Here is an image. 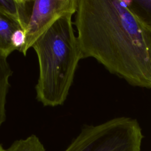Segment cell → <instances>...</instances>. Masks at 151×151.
I'll use <instances>...</instances> for the list:
<instances>
[{
  "mask_svg": "<svg viewBox=\"0 0 151 151\" xmlns=\"http://www.w3.org/2000/svg\"><path fill=\"white\" fill-rule=\"evenodd\" d=\"M34 0H0V12L17 22L25 31L29 21Z\"/></svg>",
  "mask_w": 151,
  "mask_h": 151,
  "instance_id": "cell-5",
  "label": "cell"
},
{
  "mask_svg": "<svg viewBox=\"0 0 151 151\" xmlns=\"http://www.w3.org/2000/svg\"><path fill=\"white\" fill-rule=\"evenodd\" d=\"M132 9L147 25H151V0H132Z\"/></svg>",
  "mask_w": 151,
  "mask_h": 151,
  "instance_id": "cell-9",
  "label": "cell"
},
{
  "mask_svg": "<svg viewBox=\"0 0 151 151\" xmlns=\"http://www.w3.org/2000/svg\"><path fill=\"white\" fill-rule=\"evenodd\" d=\"M147 26H148L149 29V30H150V32H151V25H147Z\"/></svg>",
  "mask_w": 151,
  "mask_h": 151,
  "instance_id": "cell-12",
  "label": "cell"
},
{
  "mask_svg": "<svg viewBox=\"0 0 151 151\" xmlns=\"http://www.w3.org/2000/svg\"><path fill=\"white\" fill-rule=\"evenodd\" d=\"M12 71L7 58L0 57V127L6 120L5 104Z\"/></svg>",
  "mask_w": 151,
  "mask_h": 151,
  "instance_id": "cell-7",
  "label": "cell"
},
{
  "mask_svg": "<svg viewBox=\"0 0 151 151\" xmlns=\"http://www.w3.org/2000/svg\"><path fill=\"white\" fill-rule=\"evenodd\" d=\"M6 151H46L40 140L35 134H31L25 139L14 141Z\"/></svg>",
  "mask_w": 151,
  "mask_h": 151,
  "instance_id": "cell-8",
  "label": "cell"
},
{
  "mask_svg": "<svg viewBox=\"0 0 151 151\" xmlns=\"http://www.w3.org/2000/svg\"><path fill=\"white\" fill-rule=\"evenodd\" d=\"M19 28H21L17 22L0 12V57L7 58L15 50L11 42V37Z\"/></svg>",
  "mask_w": 151,
  "mask_h": 151,
  "instance_id": "cell-6",
  "label": "cell"
},
{
  "mask_svg": "<svg viewBox=\"0 0 151 151\" xmlns=\"http://www.w3.org/2000/svg\"><path fill=\"white\" fill-rule=\"evenodd\" d=\"M77 0H34L29 21L25 31L26 42L21 52L26 56L35 42L61 17L75 14Z\"/></svg>",
  "mask_w": 151,
  "mask_h": 151,
  "instance_id": "cell-4",
  "label": "cell"
},
{
  "mask_svg": "<svg viewBox=\"0 0 151 151\" xmlns=\"http://www.w3.org/2000/svg\"><path fill=\"white\" fill-rule=\"evenodd\" d=\"M71 15L60 18L33 44L39 65L36 99L44 106L64 104L83 58Z\"/></svg>",
  "mask_w": 151,
  "mask_h": 151,
  "instance_id": "cell-2",
  "label": "cell"
},
{
  "mask_svg": "<svg viewBox=\"0 0 151 151\" xmlns=\"http://www.w3.org/2000/svg\"><path fill=\"white\" fill-rule=\"evenodd\" d=\"M26 42V34L24 30L19 28L15 30L11 37V42L15 50L20 52L25 46Z\"/></svg>",
  "mask_w": 151,
  "mask_h": 151,
  "instance_id": "cell-10",
  "label": "cell"
},
{
  "mask_svg": "<svg viewBox=\"0 0 151 151\" xmlns=\"http://www.w3.org/2000/svg\"><path fill=\"white\" fill-rule=\"evenodd\" d=\"M143 138L136 119L119 117L84 126L64 151H140Z\"/></svg>",
  "mask_w": 151,
  "mask_h": 151,
  "instance_id": "cell-3",
  "label": "cell"
},
{
  "mask_svg": "<svg viewBox=\"0 0 151 151\" xmlns=\"http://www.w3.org/2000/svg\"><path fill=\"white\" fill-rule=\"evenodd\" d=\"M74 24L83 58L130 85L151 88V32L130 1L77 0Z\"/></svg>",
  "mask_w": 151,
  "mask_h": 151,
  "instance_id": "cell-1",
  "label": "cell"
},
{
  "mask_svg": "<svg viewBox=\"0 0 151 151\" xmlns=\"http://www.w3.org/2000/svg\"><path fill=\"white\" fill-rule=\"evenodd\" d=\"M0 151H6V149H5L2 146V145L0 144Z\"/></svg>",
  "mask_w": 151,
  "mask_h": 151,
  "instance_id": "cell-11",
  "label": "cell"
}]
</instances>
